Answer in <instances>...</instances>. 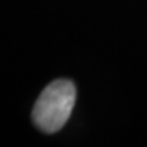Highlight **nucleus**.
Returning <instances> with one entry per match:
<instances>
[{
  "instance_id": "f257e3e1",
  "label": "nucleus",
  "mask_w": 147,
  "mask_h": 147,
  "mask_svg": "<svg viewBox=\"0 0 147 147\" xmlns=\"http://www.w3.org/2000/svg\"><path fill=\"white\" fill-rule=\"evenodd\" d=\"M77 101V89L71 80H56L42 90L32 111L35 126L45 134L60 131L69 120Z\"/></svg>"
}]
</instances>
